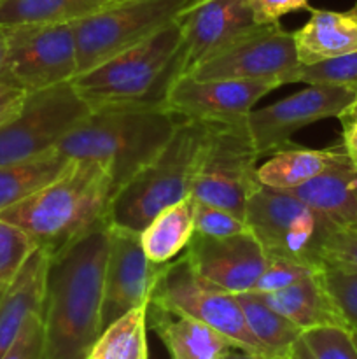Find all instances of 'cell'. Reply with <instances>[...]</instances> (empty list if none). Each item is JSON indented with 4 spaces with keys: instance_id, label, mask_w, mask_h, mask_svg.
<instances>
[{
    "instance_id": "obj_10",
    "label": "cell",
    "mask_w": 357,
    "mask_h": 359,
    "mask_svg": "<svg viewBox=\"0 0 357 359\" xmlns=\"http://www.w3.org/2000/svg\"><path fill=\"white\" fill-rule=\"evenodd\" d=\"M90 112L72 81L30 91L18 114L0 126V165L56 149Z\"/></svg>"
},
{
    "instance_id": "obj_38",
    "label": "cell",
    "mask_w": 357,
    "mask_h": 359,
    "mask_svg": "<svg viewBox=\"0 0 357 359\" xmlns=\"http://www.w3.org/2000/svg\"><path fill=\"white\" fill-rule=\"evenodd\" d=\"M342 123V147L354 167H357V100L338 116Z\"/></svg>"
},
{
    "instance_id": "obj_5",
    "label": "cell",
    "mask_w": 357,
    "mask_h": 359,
    "mask_svg": "<svg viewBox=\"0 0 357 359\" xmlns=\"http://www.w3.org/2000/svg\"><path fill=\"white\" fill-rule=\"evenodd\" d=\"M209 126L181 119L167 146L114 193L108 224L140 233L161 210L191 195L196 161Z\"/></svg>"
},
{
    "instance_id": "obj_41",
    "label": "cell",
    "mask_w": 357,
    "mask_h": 359,
    "mask_svg": "<svg viewBox=\"0 0 357 359\" xmlns=\"http://www.w3.org/2000/svg\"><path fill=\"white\" fill-rule=\"evenodd\" d=\"M223 359H280V358H272V356H265V354L248 353V351L233 347V349H231Z\"/></svg>"
},
{
    "instance_id": "obj_15",
    "label": "cell",
    "mask_w": 357,
    "mask_h": 359,
    "mask_svg": "<svg viewBox=\"0 0 357 359\" xmlns=\"http://www.w3.org/2000/svg\"><path fill=\"white\" fill-rule=\"evenodd\" d=\"M262 81L206 79L182 76L168 90L164 105L182 119L205 125H240L262 97L275 90Z\"/></svg>"
},
{
    "instance_id": "obj_29",
    "label": "cell",
    "mask_w": 357,
    "mask_h": 359,
    "mask_svg": "<svg viewBox=\"0 0 357 359\" xmlns=\"http://www.w3.org/2000/svg\"><path fill=\"white\" fill-rule=\"evenodd\" d=\"M287 359H357L352 330L343 326L304 330Z\"/></svg>"
},
{
    "instance_id": "obj_12",
    "label": "cell",
    "mask_w": 357,
    "mask_h": 359,
    "mask_svg": "<svg viewBox=\"0 0 357 359\" xmlns=\"http://www.w3.org/2000/svg\"><path fill=\"white\" fill-rule=\"evenodd\" d=\"M13 79L24 91L69 83L79 74L72 23L6 27Z\"/></svg>"
},
{
    "instance_id": "obj_17",
    "label": "cell",
    "mask_w": 357,
    "mask_h": 359,
    "mask_svg": "<svg viewBox=\"0 0 357 359\" xmlns=\"http://www.w3.org/2000/svg\"><path fill=\"white\" fill-rule=\"evenodd\" d=\"M178 23L184 76L206 56L258 27L248 0H205L186 9Z\"/></svg>"
},
{
    "instance_id": "obj_1",
    "label": "cell",
    "mask_w": 357,
    "mask_h": 359,
    "mask_svg": "<svg viewBox=\"0 0 357 359\" xmlns=\"http://www.w3.org/2000/svg\"><path fill=\"white\" fill-rule=\"evenodd\" d=\"M108 224L49 259L42 321L46 359H86L104 332Z\"/></svg>"
},
{
    "instance_id": "obj_8",
    "label": "cell",
    "mask_w": 357,
    "mask_h": 359,
    "mask_svg": "<svg viewBox=\"0 0 357 359\" xmlns=\"http://www.w3.org/2000/svg\"><path fill=\"white\" fill-rule=\"evenodd\" d=\"M191 0H111L72 23L79 74L146 41L177 21Z\"/></svg>"
},
{
    "instance_id": "obj_19",
    "label": "cell",
    "mask_w": 357,
    "mask_h": 359,
    "mask_svg": "<svg viewBox=\"0 0 357 359\" xmlns=\"http://www.w3.org/2000/svg\"><path fill=\"white\" fill-rule=\"evenodd\" d=\"M310 20L293 32L300 65H315L357 51V6L349 11L312 9Z\"/></svg>"
},
{
    "instance_id": "obj_25",
    "label": "cell",
    "mask_w": 357,
    "mask_h": 359,
    "mask_svg": "<svg viewBox=\"0 0 357 359\" xmlns=\"http://www.w3.org/2000/svg\"><path fill=\"white\" fill-rule=\"evenodd\" d=\"M69 161L70 158L58 149H51L34 158L0 165V212L46 188L65 170Z\"/></svg>"
},
{
    "instance_id": "obj_42",
    "label": "cell",
    "mask_w": 357,
    "mask_h": 359,
    "mask_svg": "<svg viewBox=\"0 0 357 359\" xmlns=\"http://www.w3.org/2000/svg\"><path fill=\"white\" fill-rule=\"evenodd\" d=\"M200 2H205V0H191V4H189V7L196 6V4H200ZM189 7H188V9H189Z\"/></svg>"
},
{
    "instance_id": "obj_28",
    "label": "cell",
    "mask_w": 357,
    "mask_h": 359,
    "mask_svg": "<svg viewBox=\"0 0 357 359\" xmlns=\"http://www.w3.org/2000/svg\"><path fill=\"white\" fill-rule=\"evenodd\" d=\"M146 307L133 309L112 321L90 351V359H149Z\"/></svg>"
},
{
    "instance_id": "obj_40",
    "label": "cell",
    "mask_w": 357,
    "mask_h": 359,
    "mask_svg": "<svg viewBox=\"0 0 357 359\" xmlns=\"http://www.w3.org/2000/svg\"><path fill=\"white\" fill-rule=\"evenodd\" d=\"M0 81L16 84L9 67V37L6 27H0Z\"/></svg>"
},
{
    "instance_id": "obj_23",
    "label": "cell",
    "mask_w": 357,
    "mask_h": 359,
    "mask_svg": "<svg viewBox=\"0 0 357 359\" xmlns=\"http://www.w3.org/2000/svg\"><path fill=\"white\" fill-rule=\"evenodd\" d=\"M345 160H349V156L343 147L310 149L290 142L270 154L268 160L259 165L258 181L268 188L290 191Z\"/></svg>"
},
{
    "instance_id": "obj_20",
    "label": "cell",
    "mask_w": 357,
    "mask_h": 359,
    "mask_svg": "<svg viewBox=\"0 0 357 359\" xmlns=\"http://www.w3.org/2000/svg\"><path fill=\"white\" fill-rule=\"evenodd\" d=\"M290 193L332 226H357V167L350 160L335 165Z\"/></svg>"
},
{
    "instance_id": "obj_33",
    "label": "cell",
    "mask_w": 357,
    "mask_h": 359,
    "mask_svg": "<svg viewBox=\"0 0 357 359\" xmlns=\"http://www.w3.org/2000/svg\"><path fill=\"white\" fill-rule=\"evenodd\" d=\"M321 269L304 265V263L290 262V259L268 258L266 269L262 270L259 279L255 280L251 293L268 294V293H275V291H280V290H286V287L300 283L301 279L312 276V273H315Z\"/></svg>"
},
{
    "instance_id": "obj_7",
    "label": "cell",
    "mask_w": 357,
    "mask_h": 359,
    "mask_svg": "<svg viewBox=\"0 0 357 359\" xmlns=\"http://www.w3.org/2000/svg\"><path fill=\"white\" fill-rule=\"evenodd\" d=\"M259 158L247 123L210 125L196 161L191 195L244 219L248 196L259 186Z\"/></svg>"
},
{
    "instance_id": "obj_14",
    "label": "cell",
    "mask_w": 357,
    "mask_h": 359,
    "mask_svg": "<svg viewBox=\"0 0 357 359\" xmlns=\"http://www.w3.org/2000/svg\"><path fill=\"white\" fill-rule=\"evenodd\" d=\"M167 263H154L144 252L140 233L108 224V249L104 272L102 326L133 309L146 307Z\"/></svg>"
},
{
    "instance_id": "obj_27",
    "label": "cell",
    "mask_w": 357,
    "mask_h": 359,
    "mask_svg": "<svg viewBox=\"0 0 357 359\" xmlns=\"http://www.w3.org/2000/svg\"><path fill=\"white\" fill-rule=\"evenodd\" d=\"M240 307L244 311L245 321L254 333L262 347L270 353V356L287 359L290 349L303 330L298 328L293 321L284 318L280 312L273 311L261 294L258 293H240L237 294Z\"/></svg>"
},
{
    "instance_id": "obj_31",
    "label": "cell",
    "mask_w": 357,
    "mask_h": 359,
    "mask_svg": "<svg viewBox=\"0 0 357 359\" xmlns=\"http://www.w3.org/2000/svg\"><path fill=\"white\" fill-rule=\"evenodd\" d=\"M37 249L38 244L31 235L0 219V286H9Z\"/></svg>"
},
{
    "instance_id": "obj_44",
    "label": "cell",
    "mask_w": 357,
    "mask_h": 359,
    "mask_svg": "<svg viewBox=\"0 0 357 359\" xmlns=\"http://www.w3.org/2000/svg\"><path fill=\"white\" fill-rule=\"evenodd\" d=\"M4 291H6V287H2V286H0V298H2V294H4Z\"/></svg>"
},
{
    "instance_id": "obj_22",
    "label": "cell",
    "mask_w": 357,
    "mask_h": 359,
    "mask_svg": "<svg viewBox=\"0 0 357 359\" xmlns=\"http://www.w3.org/2000/svg\"><path fill=\"white\" fill-rule=\"evenodd\" d=\"M149 309L154 311V330L172 359H223L237 347L198 319L161 311L153 305Z\"/></svg>"
},
{
    "instance_id": "obj_37",
    "label": "cell",
    "mask_w": 357,
    "mask_h": 359,
    "mask_svg": "<svg viewBox=\"0 0 357 359\" xmlns=\"http://www.w3.org/2000/svg\"><path fill=\"white\" fill-rule=\"evenodd\" d=\"M255 25L279 23L280 18L296 11L308 9V0H248Z\"/></svg>"
},
{
    "instance_id": "obj_3",
    "label": "cell",
    "mask_w": 357,
    "mask_h": 359,
    "mask_svg": "<svg viewBox=\"0 0 357 359\" xmlns=\"http://www.w3.org/2000/svg\"><path fill=\"white\" fill-rule=\"evenodd\" d=\"M181 119L164 105L97 107L56 149L66 158L100 163L118 191L167 146Z\"/></svg>"
},
{
    "instance_id": "obj_21",
    "label": "cell",
    "mask_w": 357,
    "mask_h": 359,
    "mask_svg": "<svg viewBox=\"0 0 357 359\" xmlns=\"http://www.w3.org/2000/svg\"><path fill=\"white\" fill-rule=\"evenodd\" d=\"M261 297L273 311L280 312L303 332L318 326L349 328L322 283L321 270L286 290L261 294Z\"/></svg>"
},
{
    "instance_id": "obj_2",
    "label": "cell",
    "mask_w": 357,
    "mask_h": 359,
    "mask_svg": "<svg viewBox=\"0 0 357 359\" xmlns=\"http://www.w3.org/2000/svg\"><path fill=\"white\" fill-rule=\"evenodd\" d=\"M115 188L108 172L91 160L70 158L65 170L35 195L0 212L35 238L49 258L108 224Z\"/></svg>"
},
{
    "instance_id": "obj_30",
    "label": "cell",
    "mask_w": 357,
    "mask_h": 359,
    "mask_svg": "<svg viewBox=\"0 0 357 359\" xmlns=\"http://www.w3.org/2000/svg\"><path fill=\"white\" fill-rule=\"evenodd\" d=\"M336 84L357 90V51L315 65H300L287 74L284 84Z\"/></svg>"
},
{
    "instance_id": "obj_43",
    "label": "cell",
    "mask_w": 357,
    "mask_h": 359,
    "mask_svg": "<svg viewBox=\"0 0 357 359\" xmlns=\"http://www.w3.org/2000/svg\"><path fill=\"white\" fill-rule=\"evenodd\" d=\"M352 335H354V342H356V346H357V332H356V330H352Z\"/></svg>"
},
{
    "instance_id": "obj_13",
    "label": "cell",
    "mask_w": 357,
    "mask_h": 359,
    "mask_svg": "<svg viewBox=\"0 0 357 359\" xmlns=\"http://www.w3.org/2000/svg\"><path fill=\"white\" fill-rule=\"evenodd\" d=\"M357 100V90L336 84H308L304 90L262 109H252L247 130L259 156H270L290 144L298 130L338 118Z\"/></svg>"
},
{
    "instance_id": "obj_16",
    "label": "cell",
    "mask_w": 357,
    "mask_h": 359,
    "mask_svg": "<svg viewBox=\"0 0 357 359\" xmlns=\"http://www.w3.org/2000/svg\"><path fill=\"white\" fill-rule=\"evenodd\" d=\"M184 256L200 277L233 294L251 293L268 263L251 231L220 238L192 233Z\"/></svg>"
},
{
    "instance_id": "obj_39",
    "label": "cell",
    "mask_w": 357,
    "mask_h": 359,
    "mask_svg": "<svg viewBox=\"0 0 357 359\" xmlns=\"http://www.w3.org/2000/svg\"><path fill=\"white\" fill-rule=\"evenodd\" d=\"M27 93L28 91H24L18 84L0 81V126L6 125L18 114L27 98Z\"/></svg>"
},
{
    "instance_id": "obj_45",
    "label": "cell",
    "mask_w": 357,
    "mask_h": 359,
    "mask_svg": "<svg viewBox=\"0 0 357 359\" xmlns=\"http://www.w3.org/2000/svg\"><path fill=\"white\" fill-rule=\"evenodd\" d=\"M86 359H90V358H86Z\"/></svg>"
},
{
    "instance_id": "obj_9",
    "label": "cell",
    "mask_w": 357,
    "mask_h": 359,
    "mask_svg": "<svg viewBox=\"0 0 357 359\" xmlns=\"http://www.w3.org/2000/svg\"><path fill=\"white\" fill-rule=\"evenodd\" d=\"M149 305L198 319L230 339L238 349L270 356L248 328L237 294L200 277L191 269L184 252L167 263Z\"/></svg>"
},
{
    "instance_id": "obj_32",
    "label": "cell",
    "mask_w": 357,
    "mask_h": 359,
    "mask_svg": "<svg viewBox=\"0 0 357 359\" xmlns=\"http://www.w3.org/2000/svg\"><path fill=\"white\" fill-rule=\"evenodd\" d=\"M321 277L349 328L357 332V273L322 265Z\"/></svg>"
},
{
    "instance_id": "obj_11",
    "label": "cell",
    "mask_w": 357,
    "mask_h": 359,
    "mask_svg": "<svg viewBox=\"0 0 357 359\" xmlns=\"http://www.w3.org/2000/svg\"><path fill=\"white\" fill-rule=\"evenodd\" d=\"M300 67L294 34L280 23L258 25L241 37L200 62L189 77L195 79L262 81L284 86L287 74Z\"/></svg>"
},
{
    "instance_id": "obj_36",
    "label": "cell",
    "mask_w": 357,
    "mask_h": 359,
    "mask_svg": "<svg viewBox=\"0 0 357 359\" xmlns=\"http://www.w3.org/2000/svg\"><path fill=\"white\" fill-rule=\"evenodd\" d=\"M0 359H46V333L42 311L34 312L27 319L16 342Z\"/></svg>"
},
{
    "instance_id": "obj_18",
    "label": "cell",
    "mask_w": 357,
    "mask_h": 359,
    "mask_svg": "<svg viewBox=\"0 0 357 359\" xmlns=\"http://www.w3.org/2000/svg\"><path fill=\"white\" fill-rule=\"evenodd\" d=\"M49 259L48 252L38 248L4 291L0 298V358L16 342L27 319L42 311Z\"/></svg>"
},
{
    "instance_id": "obj_26",
    "label": "cell",
    "mask_w": 357,
    "mask_h": 359,
    "mask_svg": "<svg viewBox=\"0 0 357 359\" xmlns=\"http://www.w3.org/2000/svg\"><path fill=\"white\" fill-rule=\"evenodd\" d=\"M111 0H0V27L76 23Z\"/></svg>"
},
{
    "instance_id": "obj_34",
    "label": "cell",
    "mask_w": 357,
    "mask_h": 359,
    "mask_svg": "<svg viewBox=\"0 0 357 359\" xmlns=\"http://www.w3.org/2000/svg\"><path fill=\"white\" fill-rule=\"evenodd\" d=\"M321 263L357 273V226H331L321 249Z\"/></svg>"
},
{
    "instance_id": "obj_24",
    "label": "cell",
    "mask_w": 357,
    "mask_h": 359,
    "mask_svg": "<svg viewBox=\"0 0 357 359\" xmlns=\"http://www.w3.org/2000/svg\"><path fill=\"white\" fill-rule=\"evenodd\" d=\"M195 233V196L188 195L181 202L161 210L142 231L144 252L154 263H170L188 248Z\"/></svg>"
},
{
    "instance_id": "obj_4",
    "label": "cell",
    "mask_w": 357,
    "mask_h": 359,
    "mask_svg": "<svg viewBox=\"0 0 357 359\" xmlns=\"http://www.w3.org/2000/svg\"><path fill=\"white\" fill-rule=\"evenodd\" d=\"M184 76L181 23L77 74L72 84L91 109L107 105H164L172 84ZM167 107V105H164Z\"/></svg>"
},
{
    "instance_id": "obj_6",
    "label": "cell",
    "mask_w": 357,
    "mask_h": 359,
    "mask_svg": "<svg viewBox=\"0 0 357 359\" xmlns=\"http://www.w3.org/2000/svg\"><path fill=\"white\" fill-rule=\"evenodd\" d=\"M244 219L268 258L322 266V242L332 224L290 191L259 184L248 196Z\"/></svg>"
},
{
    "instance_id": "obj_35",
    "label": "cell",
    "mask_w": 357,
    "mask_h": 359,
    "mask_svg": "<svg viewBox=\"0 0 357 359\" xmlns=\"http://www.w3.org/2000/svg\"><path fill=\"white\" fill-rule=\"evenodd\" d=\"M248 231L241 217L210 203L195 200V233L203 237H230Z\"/></svg>"
}]
</instances>
